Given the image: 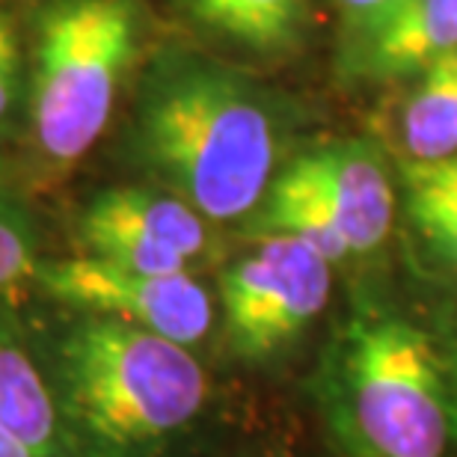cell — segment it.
<instances>
[{
    "instance_id": "obj_7",
    "label": "cell",
    "mask_w": 457,
    "mask_h": 457,
    "mask_svg": "<svg viewBox=\"0 0 457 457\" xmlns=\"http://www.w3.org/2000/svg\"><path fill=\"white\" fill-rule=\"evenodd\" d=\"M80 255L140 273H190L208 246L205 217L185 199L145 187H107L78 214Z\"/></svg>"
},
{
    "instance_id": "obj_11",
    "label": "cell",
    "mask_w": 457,
    "mask_h": 457,
    "mask_svg": "<svg viewBox=\"0 0 457 457\" xmlns=\"http://www.w3.org/2000/svg\"><path fill=\"white\" fill-rule=\"evenodd\" d=\"M255 220H259L255 226L262 235H288L321 253L330 264L351 255L333 212L318 196V190L312 187L306 172L297 167V161H291L279 176H273Z\"/></svg>"
},
{
    "instance_id": "obj_2",
    "label": "cell",
    "mask_w": 457,
    "mask_h": 457,
    "mask_svg": "<svg viewBox=\"0 0 457 457\" xmlns=\"http://www.w3.org/2000/svg\"><path fill=\"white\" fill-rule=\"evenodd\" d=\"M134 149L194 212L228 223L253 214L268 194L279 125L268 96L235 69L170 54L137 96Z\"/></svg>"
},
{
    "instance_id": "obj_1",
    "label": "cell",
    "mask_w": 457,
    "mask_h": 457,
    "mask_svg": "<svg viewBox=\"0 0 457 457\" xmlns=\"http://www.w3.org/2000/svg\"><path fill=\"white\" fill-rule=\"evenodd\" d=\"M27 333L69 457H167L205 413L208 378L185 345L69 309Z\"/></svg>"
},
{
    "instance_id": "obj_5",
    "label": "cell",
    "mask_w": 457,
    "mask_h": 457,
    "mask_svg": "<svg viewBox=\"0 0 457 457\" xmlns=\"http://www.w3.org/2000/svg\"><path fill=\"white\" fill-rule=\"evenodd\" d=\"M330 300V262L288 235H262L220 279L228 347L244 360H268L291 345Z\"/></svg>"
},
{
    "instance_id": "obj_4",
    "label": "cell",
    "mask_w": 457,
    "mask_h": 457,
    "mask_svg": "<svg viewBox=\"0 0 457 457\" xmlns=\"http://www.w3.org/2000/svg\"><path fill=\"white\" fill-rule=\"evenodd\" d=\"M137 33V0H60L39 15L33 137L54 167L78 163L104 134Z\"/></svg>"
},
{
    "instance_id": "obj_18",
    "label": "cell",
    "mask_w": 457,
    "mask_h": 457,
    "mask_svg": "<svg viewBox=\"0 0 457 457\" xmlns=\"http://www.w3.org/2000/svg\"><path fill=\"white\" fill-rule=\"evenodd\" d=\"M0 457H39L30 445H24L15 434H9L6 428H0Z\"/></svg>"
},
{
    "instance_id": "obj_14",
    "label": "cell",
    "mask_w": 457,
    "mask_h": 457,
    "mask_svg": "<svg viewBox=\"0 0 457 457\" xmlns=\"http://www.w3.org/2000/svg\"><path fill=\"white\" fill-rule=\"evenodd\" d=\"M214 33L253 51H286L303 30L306 0H187Z\"/></svg>"
},
{
    "instance_id": "obj_10",
    "label": "cell",
    "mask_w": 457,
    "mask_h": 457,
    "mask_svg": "<svg viewBox=\"0 0 457 457\" xmlns=\"http://www.w3.org/2000/svg\"><path fill=\"white\" fill-rule=\"evenodd\" d=\"M454 48L457 0H410L369 39V69L380 78H404Z\"/></svg>"
},
{
    "instance_id": "obj_12",
    "label": "cell",
    "mask_w": 457,
    "mask_h": 457,
    "mask_svg": "<svg viewBox=\"0 0 457 457\" xmlns=\"http://www.w3.org/2000/svg\"><path fill=\"white\" fill-rule=\"evenodd\" d=\"M410 161H440L457 154V48L422 71L401 116Z\"/></svg>"
},
{
    "instance_id": "obj_8",
    "label": "cell",
    "mask_w": 457,
    "mask_h": 457,
    "mask_svg": "<svg viewBox=\"0 0 457 457\" xmlns=\"http://www.w3.org/2000/svg\"><path fill=\"white\" fill-rule=\"evenodd\" d=\"M295 161L333 212L351 255L371 253L386 241L395 217V194L369 143L336 140Z\"/></svg>"
},
{
    "instance_id": "obj_9",
    "label": "cell",
    "mask_w": 457,
    "mask_h": 457,
    "mask_svg": "<svg viewBox=\"0 0 457 457\" xmlns=\"http://www.w3.org/2000/svg\"><path fill=\"white\" fill-rule=\"evenodd\" d=\"M0 428L39 457H69L30 333L9 309H0Z\"/></svg>"
},
{
    "instance_id": "obj_16",
    "label": "cell",
    "mask_w": 457,
    "mask_h": 457,
    "mask_svg": "<svg viewBox=\"0 0 457 457\" xmlns=\"http://www.w3.org/2000/svg\"><path fill=\"white\" fill-rule=\"evenodd\" d=\"M18 80H21V45H18L12 18L0 12V125L15 107Z\"/></svg>"
},
{
    "instance_id": "obj_3",
    "label": "cell",
    "mask_w": 457,
    "mask_h": 457,
    "mask_svg": "<svg viewBox=\"0 0 457 457\" xmlns=\"http://www.w3.org/2000/svg\"><path fill=\"white\" fill-rule=\"evenodd\" d=\"M330 434L351 457H449L457 392L431 336L392 312H353L315 374Z\"/></svg>"
},
{
    "instance_id": "obj_13",
    "label": "cell",
    "mask_w": 457,
    "mask_h": 457,
    "mask_svg": "<svg viewBox=\"0 0 457 457\" xmlns=\"http://www.w3.org/2000/svg\"><path fill=\"white\" fill-rule=\"evenodd\" d=\"M407 214L434 255L457 273V154L401 163Z\"/></svg>"
},
{
    "instance_id": "obj_17",
    "label": "cell",
    "mask_w": 457,
    "mask_h": 457,
    "mask_svg": "<svg viewBox=\"0 0 457 457\" xmlns=\"http://www.w3.org/2000/svg\"><path fill=\"white\" fill-rule=\"evenodd\" d=\"M339 4L351 27H356L365 39H371V36L378 33L398 9H404L410 0H339Z\"/></svg>"
},
{
    "instance_id": "obj_6",
    "label": "cell",
    "mask_w": 457,
    "mask_h": 457,
    "mask_svg": "<svg viewBox=\"0 0 457 457\" xmlns=\"http://www.w3.org/2000/svg\"><path fill=\"white\" fill-rule=\"evenodd\" d=\"M33 282L69 312L140 327L176 345H199L214 324V300L190 273H140L75 255L42 262Z\"/></svg>"
},
{
    "instance_id": "obj_15",
    "label": "cell",
    "mask_w": 457,
    "mask_h": 457,
    "mask_svg": "<svg viewBox=\"0 0 457 457\" xmlns=\"http://www.w3.org/2000/svg\"><path fill=\"white\" fill-rule=\"evenodd\" d=\"M39 264V235H36L33 214L0 179V288L33 279Z\"/></svg>"
}]
</instances>
